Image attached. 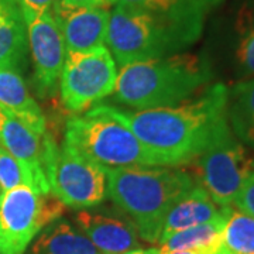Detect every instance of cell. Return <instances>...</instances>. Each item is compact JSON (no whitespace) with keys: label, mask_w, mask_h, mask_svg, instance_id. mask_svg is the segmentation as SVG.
<instances>
[{"label":"cell","mask_w":254,"mask_h":254,"mask_svg":"<svg viewBox=\"0 0 254 254\" xmlns=\"http://www.w3.org/2000/svg\"><path fill=\"white\" fill-rule=\"evenodd\" d=\"M123 254H160L158 249H133Z\"/></svg>","instance_id":"cell-29"},{"label":"cell","mask_w":254,"mask_h":254,"mask_svg":"<svg viewBox=\"0 0 254 254\" xmlns=\"http://www.w3.org/2000/svg\"><path fill=\"white\" fill-rule=\"evenodd\" d=\"M75 223L102 254H123L137 249L138 233L131 219L105 209H81Z\"/></svg>","instance_id":"cell-11"},{"label":"cell","mask_w":254,"mask_h":254,"mask_svg":"<svg viewBox=\"0 0 254 254\" xmlns=\"http://www.w3.org/2000/svg\"><path fill=\"white\" fill-rule=\"evenodd\" d=\"M23 10L27 27L28 50L34 65V81L41 96H53L63 72L66 48L53 11Z\"/></svg>","instance_id":"cell-10"},{"label":"cell","mask_w":254,"mask_h":254,"mask_svg":"<svg viewBox=\"0 0 254 254\" xmlns=\"http://www.w3.org/2000/svg\"><path fill=\"white\" fill-rule=\"evenodd\" d=\"M218 250H160V254H216Z\"/></svg>","instance_id":"cell-27"},{"label":"cell","mask_w":254,"mask_h":254,"mask_svg":"<svg viewBox=\"0 0 254 254\" xmlns=\"http://www.w3.org/2000/svg\"><path fill=\"white\" fill-rule=\"evenodd\" d=\"M106 174L108 196L148 243H158L168 209L195 185L190 174L174 167L106 168Z\"/></svg>","instance_id":"cell-3"},{"label":"cell","mask_w":254,"mask_h":254,"mask_svg":"<svg viewBox=\"0 0 254 254\" xmlns=\"http://www.w3.org/2000/svg\"><path fill=\"white\" fill-rule=\"evenodd\" d=\"M195 161L199 185L220 208L233 206L247 177L254 171V160L232 131L227 119Z\"/></svg>","instance_id":"cell-7"},{"label":"cell","mask_w":254,"mask_h":254,"mask_svg":"<svg viewBox=\"0 0 254 254\" xmlns=\"http://www.w3.org/2000/svg\"><path fill=\"white\" fill-rule=\"evenodd\" d=\"M54 193L17 187L0 195V254H24L33 239L63 215Z\"/></svg>","instance_id":"cell-8"},{"label":"cell","mask_w":254,"mask_h":254,"mask_svg":"<svg viewBox=\"0 0 254 254\" xmlns=\"http://www.w3.org/2000/svg\"><path fill=\"white\" fill-rule=\"evenodd\" d=\"M64 141L108 170L158 167L154 157L127 126L120 110L108 105L69 119Z\"/></svg>","instance_id":"cell-4"},{"label":"cell","mask_w":254,"mask_h":254,"mask_svg":"<svg viewBox=\"0 0 254 254\" xmlns=\"http://www.w3.org/2000/svg\"><path fill=\"white\" fill-rule=\"evenodd\" d=\"M216 254H227V253H225V252H223V250H222V249L219 247V250L216 252Z\"/></svg>","instance_id":"cell-30"},{"label":"cell","mask_w":254,"mask_h":254,"mask_svg":"<svg viewBox=\"0 0 254 254\" xmlns=\"http://www.w3.org/2000/svg\"><path fill=\"white\" fill-rule=\"evenodd\" d=\"M30 254H102L79 229L58 219L46 226L31 247Z\"/></svg>","instance_id":"cell-18"},{"label":"cell","mask_w":254,"mask_h":254,"mask_svg":"<svg viewBox=\"0 0 254 254\" xmlns=\"http://www.w3.org/2000/svg\"><path fill=\"white\" fill-rule=\"evenodd\" d=\"M235 63L239 75L254 78V6H243L235 23Z\"/></svg>","instance_id":"cell-21"},{"label":"cell","mask_w":254,"mask_h":254,"mask_svg":"<svg viewBox=\"0 0 254 254\" xmlns=\"http://www.w3.org/2000/svg\"><path fill=\"white\" fill-rule=\"evenodd\" d=\"M105 44L119 66L165 58L190 46L163 20L119 4L110 11Z\"/></svg>","instance_id":"cell-5"},{"label":"cell","mask_w":254,"mask_h":254,"mask_svg":"<svg viewBox=\"0 0 254 254\" xmlns=\"http://www.w3.org/2000/svg\"><path fill=\"white\" fill-rule=\"evenodd\" d=\"M192 1H193L196 6H199L200 9L206 13L209 9H212V7H215V6L220 4L223 0H192Z\"/></svg>","instance_id":"cell-28"},{"label":"cell","mask_w":254,"mask_h":254,"mask_svg":"<svg viewBox=\"0 0 254 254\" xmlns=\"http://www.w3.org/2000/svg\"><path fill=\"white\" fill-rule=\"evenodd\" d=\"M223 210L225 208L219 209L203 187L193 185L190 190L182 193L168 209L164 218L163 232L158 245H161L177 232L218 219L223 215Z\"/></svg>","instance_id":"cell-14"},{"label":"cell","mask_w":254,"mask_h":254,"mask_svg":"<svg viewBox=\"0 0 254 254\" xmlns=\"http://www.w3.org/2000/svg\"><path fill=\"white\" fill-rule=\"evenodd\" d=\"M212 79L209 63L192 54H174L160 60L122 66L115 100L137 110L181 105Z\"/></svg>","instance_id":"cell-2"},{"label":"cell","mask_w":254,"mask_h":254,"mask_svg":"<svg viewBox=\"0 0 254 254\" xmlns=\"http://www.w3.org/2000/svg\"><path fill=\"white\" fill-rule=\"evenodd\" d=\"M118 68L106 47L85 53H66L60 78L65 108L72 113L91 109L115 92Z\"/></svg>","instance_id":"cell-9"},{"label":"cell","mask_w":254,"mask_h":254,"mask_svg":"<svg viewBox=\"0 0 254 254\" xmlns=\"http://www.w3.org/2000/svg\"><path fill=\"white\" fill-rule=\"evenodd\" d=\"M0 147L21 163L27 164L40 180L47 181L44 173V136L34 133L3 110H0Z\"/></svg>","instance_id":"cell-16"},{"label":"cell","mask_w":254,"mask_h":254,"mask_svg":"<svg viewBox=\"0 0 254 254\" xmlns=\"http://www.w3.org/2000/svg\"><path fill=\"white\" fill-rule=\"evenodd\" d=\"M24 185L33 187L43 193L51 192L48 182L40 180L27 164L21 163L0 147V190L6 192Z\"/></svg>","instance_id":"cell-23"},{"label":"cell","mask_w":254,"mask_h":254,"mask_svg":"<svg viewBox=\"0 0 254 254\" xmlns=\"http://www.w3.org/2000/svg\"><path fill=\"white\" fill-rule=\"evenodd\" d=\"M64 6L69 7H86V9H108L116 0H57Z\"/></svg>","instance_id":"cell-25"},{"label":"cell","mask_w":254,"mask_h":254,"mask_svg":"<svg viewBox=\"0 0 254 254\" xmlns=\"http://www.w3.org/2000/svg\"><path fill=\"white\" fill-rule=\"evenodd\" d=\"M233 206H236L237 210L254 218V171L247 177Z\"/></svg>","instance_id":"cell-24"},{"label":"cell","mask_w":254,"mask_h":254,"mask_svg":"<svg viewBox=\"0 0 254 254\" xmlns=\"http://www.w3.org/2000/svg\"><path fill=\"white\" fill-rule=\"evenodd\" d=\"M27 53V27L20 0H0V69L20 71Z\"/></svg>","instance_id":"cell-17"},{"label":"cell","mask_w":254,"mask_h":254,"mask_svg":"<svg viewBox=\"0 0 254 254\" xmlns=\"http://www.w3.org/2000/svg\"><path fill=\"white\" fill-rule=\"evenodd\" d=\"M220 249L227 254H254V218L230 208Z\"/></svg>","instance_id":"cell-22"},{"label":"cell","mask_w":254,"mask_h":254,"mask_svg":"<svg viewBox=\"0 0 254 254\" xmlns=\"http://www.w3.org/2000/svg\"><path fill=\"white\" fill-rule=\"evenodd\" d=\"M115 4L143 10L175 28L190 46L199 40L205 11L192 0H116Z\"/></svg>","instance_id":"cell-13"},{"label":"cell","mask_w":254,"mask_h":254,"mask_svg":"<svg viewBox=\"0 0 254 254\" xmlns=\"http://www.w3.org/2000/svg\"><path fill=\"white\" fill-rule=\"evenodd\" d=\"M44 173L54 193L64 206L91 209L108 198L106 168L89 160L72 145L55 144L44 134Z\"/></svg>","instance_id":"cell-6"},{"label":"cell","mask_w":254,"mask_h":254,"mask_svg":"<svg viewBox=\"0 0 254 254\" xmlns=\"http://www.w3.org/2000/svg\"><path fill=\"white\" fill-rule=\"evenodd\" d=\"M0 195H1V190H0Z\"/></svg>","instance_id":"cell-31"},{"label":"cell","mask_w":254,"mask_h":254,"mask_svg":"<svg viewBox=\"0 0 254 254\" xmlns=\"http://www.w3.org/2000/svg\"><path fill=\"white\" fill-rule=\"evenodd\" d=\"M227 88L215 83L181 105L120 115L158 167L193 163L227 119Z\"/></svg>","instance_id":"cell-1"},{"label":"cell","mask_w":254,"mask_h":254,"mask_svg":"<svg viewBox=\"0 0 254 254\" xmlns=\"http://www.w3.org/2000/svg\"><path fill=\"white\" fill-rule=\"evenodd\" d=\"M51 11L61 30L66 53H85L105 47L110 16L108 9L69 7L57 1Z\"/></svg>","instance_id":"cell-12"},{"label":"cell","mask_w":254,"mask_h":254,"mask_svg":"<svg viewBox=\"0 0 254 254\" xmlns=\"http://www.w3.org/2000/svg\"><path fill=\"white\" fill-rule=\"evenodd\" d=\"M226 115L235 136L254 147V78L239 81L227 89Z\"/></svg>","instance_id":"cell-19"},{"label":"cell","mask_w":254,"mask_h":254,"mask_svg":"<svg viewBox=\"0 0 254 254\" xmlns=\"http://www.w3.org/2000/svg\"><path fill=\"white\" fill-rule=\"evenodd\" d=\"M230 208L215 220L188 227L174 233L161 243L160 250H218L222 245V235Z\"/></svg>","instance_id":"cell-20"},{"label":"cell","mask_w":254,"mask_h":254,"mask_svg":"<svg viewBox=\"0 0 254 254\" xmlns=\"http://www.w3.org/2000/svg\"><path fill=\"white\" fill-rule=\"evenodd\" d=\"M57 0H20L21 9L30 10V11H51Z\"/></svg>","instance_id":"cell-26"},{"label":"cell","mask_w":254,"mask_h":254,"mask_svg":"<svg viewBox=\"0 0 254 254\" xmlns=\"http://www.w3.org/2000/svg\"><path fill=\"white\" fill-rule=\"evenodd\" d=\"M0 110L40 136L47 133L44 113L30 95L18 69H0Z\"/></svg>","instance_id":"cell-15"}]
</instances>
